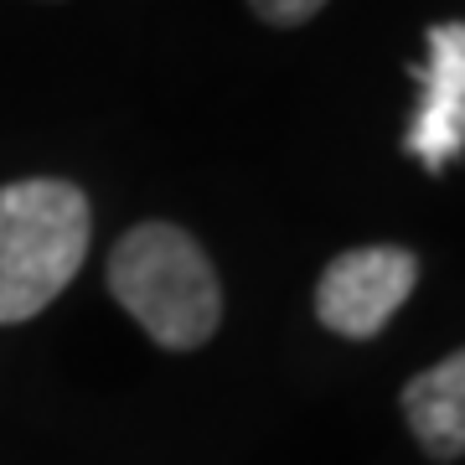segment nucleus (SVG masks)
I'll return each mask as SVG.
<instances>
[{
	"instance_id": "1",
	"label": "nucleus",
	"mask_w": 465,
	"mask_h": 465,
	"mask_svg": "<svg viewBox=\"0 0 465 465\" xmlns=\"http://www.w3.org/2000/svg\"><path fill=\"white\" fill-rule=\"evenodd\" d=\"M109 295L166 351H197L223 326V284L197 238L176 223H134L109 253Z\"/></svg>"
},
{
	"instance_id": "2",
	"label": "nucleus",
	"mask_w": 465,
	"mask_h": 465,
	"mask_svg": "<svg viewBox=\"0 0 465 465\" xmlns=\"http://www.w3.org/2000/svg\"><path fill=\"white\" fill-rule=\"evenodd\" d=\"M94 213L84 186L26 176L0 186V326L42 316L88 259Z\"/></svg>"
},
{
	"instance_id": "3",
	"label": "nucleus",
	"mask_w": 465,
	"mask_h": 465,
	"mask_svg": "<svg viewBox=\"0 0 465 465\" xmlns=\"http://www.w3.org/2000/svg\"><path fill=\"white\" fill-rule=\"evenodd\" d=\"M419 284V259L414 249L399 243H367V249L336 253L321 269L316 284V321L331 336L347 341H372L388 321L403 311V300Z\"/></svg>"
},
{
	"instance_id": "4",
	"label": "nucleus",
	"mask_w": 465,
	"mask_h": 465,
	"mask_svg": "<svg viewBox=\"0 0 465 465\" xmlns=\"http://www.w3.org/2000/svg\"><path fill=\"white\" fill-rule=\"evenodd\" d=\"M424 63L409 67L419 84V104L403 130V155L440 176L465 155V21H440L424 36Z\"/></svg>"
},
{
	"instance_id": "5",
	"label": "nucleus",
	"mask_w": 465,
	"mask_h": 465,
	"mask_svg": "<svg viewBox=\"0 0 465 465\" xmlns=\"http://www.w3.org/2000/svg\"><path fill=\"white\" fill-rule=\"evenodd\" d=\"M403 419L409 434L430 460H460L465 455V347L450 351L445 362L424 367L403 382Z\"/></svg>"
},
{
	"instance_id": "6",
	"label": "nucleus",
	"mask_w": 465,
	"mask_h": 465,
	"mask_svg": "<svg viewBox=\"0 0 465 465\" xmlns=\"http://www.w3.org/2000/svg\"><path fill=\"white\" fill-rule=\"evenodd\" d=\"M331 0H249V11L269 26H305L311 16H321Z\"/></svg>"
}]
</instances>
